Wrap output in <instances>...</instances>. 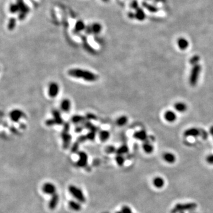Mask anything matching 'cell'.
Masks as SVG:
<instances>
[{"label":"cell","mask_w":213,"mask_h":213,"mask_svg":"<svg viewBox=\"0 0 213 213\" xmlns=\"http://www.w3.org/2000/svg\"><path fill=\"white\" fill-rule=\"evenodd\" d=\"M68 74L73 78L82 79L88 82H94L98 79V76L93 72L78 68L69 69Z\"/></svg>","instance_id":"6da1fadb"},{"label":"cell","mask_w":213,"mask_h":213,"mask_svg":"<svg viewBox=\"0 0 213 213\" xmlns=\"http://www.w3.org/2000/svg\"><path fill=\"white\" fill-rule=\"evenodd\" d=\"M197 207L195 203H187L185 204L178 203L175 205L170 211V213H180L185 211H194Z\"/></svg>","instance_id":"7a4b0ae2"},{"label":"cell","mask_w":213,"mask_h":213,"mask_svg":"<svg viewBox=\"0 0 213 213\" xmlns=\"http://www.w3.org/2000/svg\"><path fill=\"white\" fill-rule=\"evenodd\" d=\"M68 190L71 194L78 202L81 203H85L86 198L81 189L75 185H71L68 187Z\"/></svg>","instance_id":"3957f363"},{"label":"cell","mask_w":213,"mask_h":213,"mask_svg":"<svg viewBox=\"0 0 213 213\" xmlns=\"http://www.w3.org/2000/svg\"><path fill=\"white\" fill-rule=\"evenodd\" d=\"M201 71V66L199 64L192 66V68L191 69L189 78V82L191 85L195 86L197 84L199 79Z\"/></svg>","instance_id":"277c9868"},{"label":"cell","mask_w":213,"mask_h":213,"mask_svg":"<svg viewBox=\"0 0 213 213\" xmlns=\"http://www.w3.org/2000/svg\"><path fill=\"white\" fill-rule=\"evenodd\" d=\"M69 130V124L68 123L66 124L62 133V138L63 140V147L65 149L69 147L70 143L72 139V136L69 134L68 131Z\"/></svg>","instance_id":"5b68a950"},{"label":"cell","mask_w":213,"mask_h":213,"mask_svg":"<svg viewBox=\"0 0 213 213\" xmlns=\"http://www.w3.org/2000/svg\"><path fill=\"white\" fill-rule=\"evenodd\" d=\"M42 191L46 194L53 196L56 193V188L54 184L50 182H46L43 185Z\"/></svg>","instance_id":"8992f818"},{"label":"cell","mask_w":213,"mask_h":213,"mask_svg":"<svg viewBox=\"0 0 213 213\" xmlns=\"http://www.w3.org/2000/svg\"><path fill=\"white\" fill-rule=\"evenodd\" d=\"M59 92V87L57 84L52 82L50 84L48 90V94L50 98H55Z\"/></svg>","instance_id":"52a82bcc"},{"label":"cell","mask_w":213,"mask_h":213,"mask_svg":"<svg viewBox=\"0 0 213 213\" xmlns=\"http://www.w3.org/2000/svg\"><path fill=\"white\" fill-rule=\"evenodd\" d=\"M79 160L77 162L76 165L81 168L85 167L88 163V155L86 153L84 152H80L79 153Z\"/></svg>","instance_id":"ba28073f"},{"label":"cell","mask_w":213,"mask_h":213,"mask_svg":"<svg viewBox=\"0 0 213 213\" xmlns=\"http://www.w3.org/2000/svg\"><path fill=\"white\" fill-rule=\"evenodd\" d=\"M23 115L24 114L22 111L18 110H14L10 112V117L13 122H18L22 117H23Z\"/></svg>","instance_id":"9c48e42d"},{"label":"cell","mask_w":213,"mask_h":213,"mask_svg":"<svg viewBox=\"0 0 213 213\" xmlns=\"http://www.w3.org/2000/svg\"><path fill=\"white\" fill-rule=\"evenodd\" d=\"M200 135V130L197 128H190L187 129L184 132V135L185 137H193L196 138Z\"/></svg>","instance_id":"30bf717a"},{"label":"cell","mask_w":213,"mask_h":213,"mask_svg":"<svg viewBox=\"0 0 213 213\" xmlns=\"http://www.w3.org/2000/svg\"><path fill=\"white\" fill-rule=\"evenodd\" d=\"M177 45L178 48L181 50H185L189 47V43L188 41L185 37H179L177 41Z\"/></svg>","instance_id":"8fae6325"},{"label":"cell","mask_w":213,"mask_h":213,"mask_svg":"<svg viewBox=\"0 0 213 213\" xmlns=\"http://www.w3.org/2000/svg\"><path fill=\"white\" fill-rule=\"evenodd\" d=\"M164 119L168 122L169 123L174 122L177 120V114L173 111L171 110L167 111L164 114Z\"/></svg>","instance_id":"7c38bea8"},{"label":"cell","mask_w":213,"mask_h":213,"mask_svg":"<svg viewBox=\"0 0 213 213\" xmlns=\"http://www.w3.org/2000/svg\"><path fill=\"white\" fill-rule=\"evenodd\" d=\"M59 201V196L57 193H55V194L52 196V198L49 201V207L51 210H54L56 207L57 206L58 203Z\"/></svg>","instance_id":"4fadbf2b"},{"label":"cell","mask_w":213,"mask_h":213,"mask_svg":"<svg viewBox=\"0 0 213 213\" xmlns=\"http://www.w3.org/2000/svg\"><path fill=\"white\" fill-rule=\"evenodd\" d=\"M163 159L168 163H173L176 161V156L172 153L166 152L163 154Z\"/></svg>","instance_id":"5bb4252c"},{"label":"cell","mask_w":213,"mask_h":213,"mask_svg":"<svg viewBox=\"0 0 213 213\" xmlns=\"http://www.w3.org/2000/svg\"><path fill=\"white\" fill-rule=\"evenodd\" d=\"M134 138L141 141H145L147 139V134L145 130H140L134 134Z\"/></svg>","instance_id":"9a60e30c"},{"label":"cell","mask_w":213,"mask_h":213,"mask_svg":"<svg viewBox=\"0 0 213 213\" xmlns=\"http://www.w3.org/2000/svg\"><path fill=\"white\" fill-rule=\"evenodd\" d=\"M52 114L53 115V118H54L53 119L54 120L56 124L61 125V124H63L64 122H63L62 118L61 117V114H60L59 111L56 110H53L52 111Z\"/></svg>","instance_id":"2e32d148"},{"label":"cell","mask_w":213,"mask_h":213,"mask_svg":"<svg viewBox=\"0 0 213 213\" xmlns=\"http://www.w3.org/2000/svg\"><path fill=\"white\" fill-rule=\"evenodd\" d=\"M68 205L71 210L75 211H80L82 208V206L79 202L73 200H70L68 203Z\"/></svg>","instance_id":"e0dca14e"},{"label":"cell","mask_w":213,"mask_h":213,"mask_svg":"<svg viewBox=\"0 0 213 213\" xmlns=\"http://www.w3.org/2000/svg\"><path fill=\"white\" fill-rule=\"evenodd\" d=\"M153 185L157 188H162L165 185L164 179L160 177H155L153 180Z\"/></svg>","instance_id":"ac0fdd59"},{"label":"cell","mask_w":213,"mask_h":213,"mask_svg":"<svg viewBox=\"0 0 213 213\" xmlns=\"http://www.w3.org/2000/svg\"><path fill=\"white\" fill-rule=\"evenodd\" d=\"M174 108L179 112H184L187 110V105L182 102H178L174 104Z\"/></svg>","instance_id":"d6986e66"},{"label":"cell","mask_w":213,"mask_h":213,"mask_svg":"<svg viewBox=\"0 0 213 213\" xmlns=\"http://www.w3.org/2000/svg\"><path fill=\"white\" fill-rule=\"evenodd\" d=\"M71 107V101L68 99H64L61 104V108L64 112H68L69 111Z\"/></svg>","instance_id":"ffe728a7"},{"label":"cell","mask_w":213,"mask_h":213,"mask_svg":"<svg viewBox=\"0 0 213 213\" xmlns=\"http://www.w3.org/2000/svg\"><path fill=\"white\" fill-rule=\"evenodd\" d=\"M143 149L146 153L150 154L153 152L154 147H153V146L151 143H150V142H147L144 143V144L143 145Z\"/></svg>","instance_id":"44dd1931"},{"label":"cell","mask_w":213,"mask_h":213,"mask_svg":"<svg viewBox=\"0 0 213 213\" xmlns=\"http://www.w3.org/2000/svg\"><path fill=\"white\" fill-rule=\"evenodd\" d=\"M99 138L101 142H105L109 139L110 133L106 130H102L99 133Z\"/></svg>","instance_id":"7402d4cb"},{"label":"cell","mask_w":213,"mask_h":213,"mask_svg":"<svg viewBox=\"0 0 213 213\" xmlns=\"http://www.w3.org/2000/svg\"><path fill=\"white\" fill-rule=\"evenodd\" d=\"M128 122V119L125 115H123L117 119L116 121V123L119 126H123L127 124Z\"/></svg>","instance_id":"603a6c76"},{"label":"cell","mask_w":213,"mask_h":213,"mask_svg":"<svg viewBox=\"0 0 213 213\" xmlns=\"http://www.w3.org/2000/svg\"><path fill=\"white\" fill-rule=\"evenodd\" d=\"M128 148L126 145H123L120 146L119 149L116 150V153L117 154H120V155H123V154L128 153Z\"/></svg>","instance_id":"cb8c5ba5"},{"label":"cell","mask_w":213,"mask_h":213,"mask_svg":"<svg viewBox=\"0 0 213 213\" xmlns=\"http://www.w3.org/2000/svg\"><path fill=\"white\" fill-rule=\"evenodd\" d=\"M85 120V117H82V116H81V115H75L72 118V123H73L75 124L82 123Z\"/></svg>","instance_id":"d4e9b609"},{"label":"cell","mask_w":213,"mask_h":213,"mask_svg":"<svg viewBox=\"0 0 213 213\" xmlns=\"http://www.w3.org/2000/svg\"><path fill=\"white\" fill-rule=\"evenodd\" d=\"M115 161L117 162V165L122 166L124 165L125 162V158L123 155H120V154H117L115 157Z\"/></svg>","instance_id":"484cf974"},{"label":"cell","mask_w":213,"mask_h":213,"mask_svg":"<svg viewBox=\"0 0 213 213\" xmlns=\"http://www.w3.org/2000/svg\"><path fill=\"white\" fill-rule=\"evenodd\" d=\"M91 30L93 33L95 34H98L101 30V26L98 23L94 24L91 27Z\"/></svg>","instance_id":"4316f807"},{"label":"cell","mask_w":213,"mask_h":213,"mask_svg":"<svg viewBox=\"0 0 213 213\" xmlns=\"http://www.w3.org/2000/svg\"><path fill=\"white\" fill-rule=\"evenodd\" d=\"M85 26L84 24V23L82 22L79 21L76 23V25H75V31L76 32H79L81 31L82 30H83L85 29Z\"/></svg>","instance_id":"83f0119b"},{"label":"cell","mask_w":213,"mask_h":213,"mask_svg":"<svg viewBox=\"0 0 213 213\" xmlns=\"http://www.w3.org/2000/svg\"><path fill=\"white\" fill-rule=\"evenodd\" d=\"M200 58L198 56H193L191 58L189 62L193 66V65L198 64L199 62H200Z\"/></svg>","instance_id":"f1b7e54d"},{"label":"cell","mask_w":213,"mask_h":213,"mask_svg":"<svg viewBox=\"0 0 213 213\" xmlns=\"http://www.w3.org/2000/svg\"><path fill=\"white\" fill-rule=\"evenodd\" d=\"M95 132L94 131H89L86 137L87 140H94L95 137Z\"/></svg>","instance_id":"f546056e"},{"label":"cell","mask_w":213,"mask_h":213,"mask_svg":"<svg viewBox=\"0 0 213 213\" xmlns=\"http://www.w3.org/2000/svg\"><path fill=\"white\" fill-rule=\"evenodd\" d=\"M15 26V18H11L9 22V24L8 26V28L9 30H13Z\"/></svg>","instance_id":"4dcf8cb0"},{"label":"cell","mask_w":213,"mask_h":213,"mask_svg":"<svg viewBox=\"0 0 213 213\" xmlns=\"http://www.w3.org/2000/svg\"><path fill=\"white\" fill-rule=\"evenodd\" d=\"M135 15H136V17L138 18V19H139V20H143V19L145 18V13L142 11H137V13L136 14H135Z\"/></svg>","instance_id":"1f68e13d"},{"label":"cell","mask_w":213,"mask_h":213,"mask_svg":"<svg viewBox=\"0 0 213 213\" xmlns=\"http://www.w3.org/2000/svg\"><path fill=\"white\" fill-rule=\"evenodd\" d=\"M121 211L122 212V213H133L131 208L127 205L123 206Z\"/></svg>","instance_id":"d6a6232c"},{"label":"cell","mask_w":213,"mask_h":213,"mask_svg":"<svg viewBox=\"0 0 213 213\" xmlns=\"http://www.w3.org/2000/svg\"><path fill=\"white\" fill-rule=\"evenodd\" d=\"M19 8H20V7H19L18 4H13L10 6V10L12 13H15L18 10Z\"/></svg>","instance_id":"836d02e7"},{"label":"cell","mask_w":213,"mask_h":213,"mask_svg":"<svg viewBox=\"0 0 213 213\" xmlns=\"http://www.w3.org/2000/svg\"><path fill=\"white\" fill-rule=\"evenodd\" d=\"M116 150H117V149H115L114 146H108L105 149L106 152L109 154L116 152Z\"/></svg>","instance_id":"e575fe53"},{"label":"cell","mask_w":213,"mask_h":213,"mask_svg":"<svg viewBox=\"0 0 213 213\" xmlns=\"http://www.w3.org/2000/svg\"><path fill=\"white\" fill-rule=\"evenodd\" d=\"M206 161L210 165H213V154H210L206 158Z\"/></svg>","instance_id":"d590c367"},{"label":"cell","mask_w":213,"mask_h":213,"mask_svg":"<svg viewBox=\"0 0 213 213\" xmlns=\"http://www.w3.org/2000/svg\"><path fill=\"white\" fill-rule=\"evenodd\" d=\"M210 134L212 135V137H213V126H212L210 128Z\"/></svg>","instance_id":"8d00e7d4"},{"label":"cell","mask_w":213,"mask_h":213,"mask_svg":"<svg viewBox=\"0 0 213 213\" xmlns=\"http://www.w3.org/2000/svg\"><path fill=\"white\" fill-rule=\"evenodd\" d=\"M189 213H197V212H195L194 211H189Z\"/></svg>","instance_id":"74e56055"},{"label":"cell","mask_w":213,"mask_h":213,"mask_svg":"<svg viewBox=\"0 0 213 213\" xmlns=\"http://www.w3.org/2000/svg\"><path fill=\"white\" fill-rule=\"evenodd\" d=\"M115 213H122V212L120 211H117Z\"/></svg>","instance_id":"f35d334b"},{"label":"cell","mask_w":213,"mask_h":213,"mask_svg":"<svg viewBox=\"0 0 213 213\" xmlns=\"http://www.w3.org/2000/svg\"><path fill=\"white\" fill-rule=\"evenodd\" d=\"M103 1H104L106 2V1H108V0H103Z\"/></svg>","instance_id":"ab89813d"},{"label":"cell","mask_w":213,"mask_h":213,"mask_svg":"<svg viewBox=\"0 0 213 213\" xmlns=\"http://www.w3.org/2000/svg\"><path fill=\"white\" fill-rule=\"evenodd\" d=\"M180 213H185V212H180Z\"/></svg>","instance_id":"60d3db41"}]
</instances>
